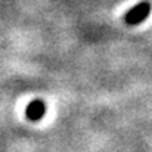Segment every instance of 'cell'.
Returning a JSON list of instances; mask_svg holds the SVG:
<instances>
[{"label":"cell","mask_w":152,"mask_h":152,"mask_svg":"<svg viewBox=\"0 0 152 152\" xmlns=\"http://www.w3.org/2000/svg\"><path fill=\"white\" fill-rule=\"evenodd\" d=\"M149 13H151V3L140 1L124 15V21L127 25H137V24L143 22L149 16Z\"/></svg>","instance_id":"obj_1"},{"label":"cell","mask_w":152,"mask_h":152,"mask_svg":"<svg viewBox=\"0 0 152 152\" xmlns=\"http://www.w3.org/2000/svg\"><path fill=\"white\" fill-rule=\"evenodd\" d=\"M45 114H46V103L42 99H36V101L30 102L25 109V117L30 121H39L45 117Z\"/></svg>","instance_id":"obj_2"}]
</instances>
